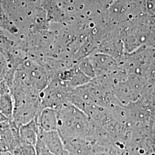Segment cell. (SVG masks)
I'll list each match as a JSON object with an SVG mask.
<instances>
[{"label": "cell", "instance_id": "6", "mask_svg": "<svg viewBox=\"0 0 155 155\" xmlns=\"http://www.w3.org/2000/svg\"><path fill=\"white\" fill-rule=\"evenodd\" d=\"M68 155H91L94 144L86 139H68L63 141Z\"/></svg>", "mask_w": 155, "mask_h": 155}, {"label": "cell", "instance_id": "4", "mask_svg": "<svg viewBox=\"0 0 155 155\" xmlns=\"http://www.w3.org/2000/svg\"><path fill=\"white\" fill-rule=\"evenodd\" d=\"M35 120L40 130L46 132L58 130V112L57 110L50 107L41 109Z\"/></svg>", "mask_w": 155, "mask_h": 155}, {"label": "cell", "instance_id": "9", "mask_svg": "<svg viewBox=\"0 0 155 155\" xmlns=\"http://www.w3.org/2000/svg\"><path fill=\"white\" fill-rule=\"evenodd\" d=\"M91 155H118L117 151L111 144L100 145L94 144Z\"/></svg>", "mask_w": 155, "mask_h": 155}, {"label": "cell", "instance_id": "10", "mask_svg": "<svg viewBox=\"0 0 155 155\" xmlns=\"http://www.w3.org/2000/svg\"><path fill=\"white\" fill-rule=\"evenodd\" d=\"M36 155H54L45 147L44 143L38 139L35 146Z\"/></svg>", "mask_w": 155, "mask_h": 155}, {"label": "cell", "instance_id": "3", "mask_svg": "<svg viewBox=\"0 0 155 155\" xmlns=\"http://www.w3.org/2000/svg\"><path fill=\"white\" fill-rule=\"evenodd\" d=\"M39 139L54 155H68L58 130L46 132L39 130Z\"/></svg>", "mask_w": 155, "mask_h": 155}, {"label": "cell", "instance_id": "1", "mask_svg": "<svg viewBox=\"0 0 155 155\" xmlns=\"http://www.w3.org/2000/svg\"><path fill=\"white\" fill-rule=\"evenodd\" d=\"M58 112V132L63 141L81 138L86 139L94 144L96 125L83 111L67 103Z\"/></svg>", "mask_w": 155, "mask_h": 155}, {"label": "cell", "instance_id": "5", "mask_svg": "<svg viewBox=\"0 0 155 155\" xmlns=\"http://www.w3.org/2000/svg\"><path fill=\"white\" fill-rule=\"evenodd\" d=\"M14 111V102L11 90L5 79L0 83V114L8 121L11 120Z\"/></svg>", "mask_w": 155, "mask_h": 155}, {"label": "cell", "instance_id": "2", "mask_svg": "<svg viewBox=\"0 0 155 155\" xmlns=\"http://www.w3.org/2000/svg\"><path fill=\"white\" fill-rule=\"evenodd\" d=\"M74 90L57 79L52 80L40 93L41 108L50 107L59 110L64 104H70Z\"/></svg>", "mask_w": 155, "mask_h": 155}, {"label": "cell", "instance_id": "8", "mask_svg": "<svg viewBox=\"0 0 155 155\" xmlns=\"http://www.w3.org/2000/svg\"><path fill=\"white\" fill-rule=\"evenodd\" d=\"M13 155H36L35 148L34 146L25 144L21 141L20 143L12 151Z\"/></svg>", "mask_w": 155, "mask_h": 155}, {"label": "cell", "instance_id": "7", "mask_svg": "<svg viewBox=\"0 0 155 155\" xmlns=\"http://www.w3.org/2000/svg\"><path fill=\"white\" fill-rule=\"evenodd\" d=\"M19 136L22 143L35 146L39 139V127L35 118L20 126Z\"/></svg>", "mask_w": 155, "mask_h": 155}]
</instances>
